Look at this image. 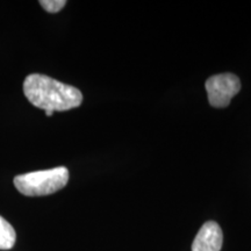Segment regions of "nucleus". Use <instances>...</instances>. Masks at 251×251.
Segmentation results:
<instances>
[{
	"instance_id": "nucleus-3",
	"label": "nucleus",
	"mask_w": 251,
	"mask_h": 251,
	"mask_svg": "<svg viewBox=\"0 0 251 251\" xmlns=\"http://www.w3.org/2000/svg\"><path fill=\"white\" fill-rule=\"evenodd\" d=\"M205 86L209 103L213 107L224 108L240 92L241 81L234 74H221L209 77Z\"/></svg>"
},
{
	"instance_id": "nucleus-5",
	"label": "nucleus",
	"mask_w": 251,
	"mask_h": 251,
	"mask_svg": "<svg viewBox=\"0 0 251 251\" xmlns=\"http://www.w3.org/2000/svg\"><path fill=\"white\" fill-rule=\"evenodd\" d=\"M17 234L14 228L0 216V250H9L14 247Z\"/></svg>"
},
{
	"instance_id": "nucleus-2",
	"label": "nucleus",
	"mask_w": 251,
	"mask_h": 251,
	"mask_svg": "<svg viewBox=\"0 0 251 251\" xmlns=\"http://www.w3.org/2000/svg\"><path fill=\"white\" fill-rule=\"evenodd\" d=\"M69 170L65 166L49 170L28 172L14 178V185L21 194L27 197L49 196L67 186Z\"/></svg>"
},
{
	"instance_id": "nucleus-4",
	"label": "nucleus",
	"mask_w": 251,
	"mask_h": 251,
	"mask_svg": "<svg viewBox=\"0 0 251 251\" xmlns=\"http://www.w3.org/2000/svg\"><path fill=\"white\" fill-rule=\"evenodd\" d=\"M224 243V234L220 226L208 221L200 228L192 244V251H220Z\"/></svg>"
},
{
	"instance_id": "nucleus-7",
	"label": "nucleus",
	"mask_w": 251,
	"mask_h": 251,
	"mask_svg": "<svg viewBox=\"0 0 251 251\" xmlns=\"http://www.w3.org/2000/svg\"><path fill=\"white\" fill-rule=\"evenodd\" d=\"M52 114H54V112H51V111H46V115H47V117H51Z\"/></svg>"
},
{
	"instance_id": "nucleus-6",
	"label": "nucleus",
	"mask_w": 251,
	"mask_h": 251,
	"mask_svg": "<svg viewBox=\"0 0 251 251\" xmlns=\"http://www.w3.org/2000/svg\"><path fill=\"white\" fill-rule=\"evenodd\" d=\"M40 5L49 13H57L67 5L65 0H41Z\"/></svg>"
},
{
	"instance_id": "nucleus-1",
	"label": "nucleus",
	"mask_w": 251,
	"mask_h": 251,
	"mask_svg": "<svg viewBox=\"0 0 251 251\" xmlns=\"http://www.w3.org/2000/svg\"><path fill=\"white\" fill-rule=\"evenodd\" d=\"M24 92L31 105L45 111H69L83 102V94L76 87L40 74L27 76Z\"/></svg>"
}]
</instances>
